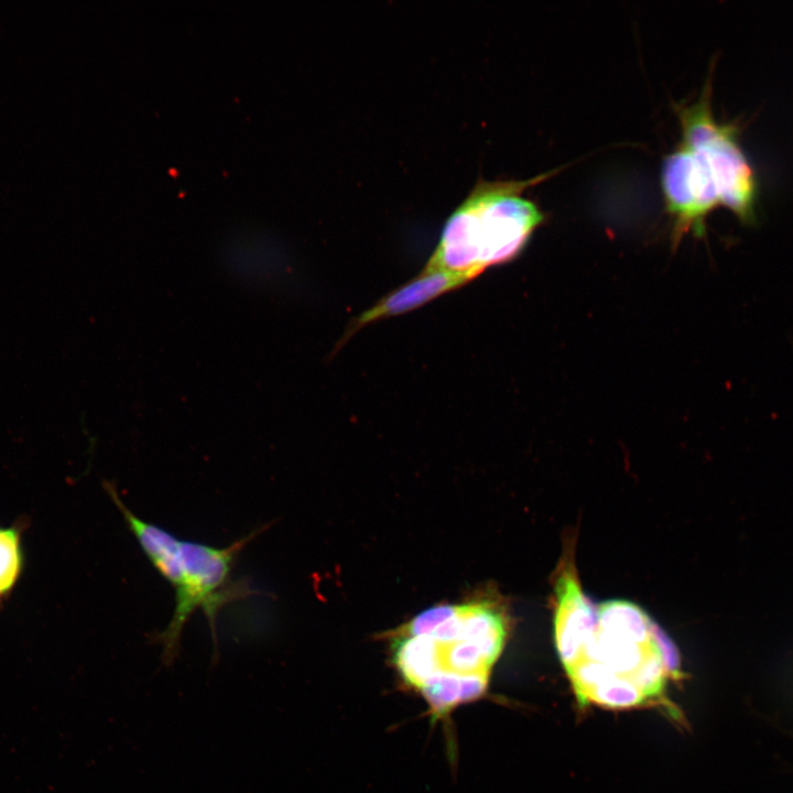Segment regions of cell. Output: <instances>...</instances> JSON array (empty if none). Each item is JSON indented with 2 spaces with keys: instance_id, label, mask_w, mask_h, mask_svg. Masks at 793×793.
Masks as SVG:
<instances>
[{
  "instance_id": "obj_1",
  "label": "cell",
  "mask_w": 793,
  "mask_h": 793,
  "mask_svg": "<svg viewBox=\"0 0 793 793\" xmlns=\"http://www.w3.org/2000/svg\"><path fill=\"white\" fill-rule=\"evenodd\" d=\"M506 637V616L492 600L437 605L392 633L391 661L433 720H445L486 693Z\"/></svg>"
},
{
  "instance_id": "obj_2",
  "label": "cell",
  "mask_w": 793,
  "mask_h": 793,
  "mask_svg": "<svg viewBox=\"0 0 793 793\" xmlns=\"http://www.w3.org/2000/svg\"><path fill=\"white\" fill-rule=\"evenodd\" d=\"M711 90L708 79L697 101L676 106L682 140L663 162L662 188L676 241L689 231L703 235L706 217L718 206L743 224L757 220L756 172L739 144V124L715 119Z\"/></svg>"
},
{
  "instance_id": "obj_3",
  "label": "cell",
  "mask_w": 793,
  "mask_h": 793,
  "mask_svg": "<svg viewBox=\"0 0 793 793\" xmlns=\"http://www.w3.org/2000/svg\"><path fill=\"white\" fill-rule=\"evenodd\" d=\"M102 486L148 560L174 589L172 618L163 630L151 636L152 642L162 647L163 662L169 665L176 659L183 629L197 610L204 612L207 619L216 654V621L220 610L257 594L250 582L233 579L231 573L239 554L263 528L226 547L181 540L139 518L124 503L113 484L106 481Z\"/></svg>"
},
{
  "instance_id": "obj_4",
  "label": "cell",
  "mask_w": 793,
  "mask_h": 793,
  "mask_svg": "<svg viewBox=\"0 0 793 793\" xmlns=\"http://www.w3.org/2000/svg\"><path fill=\"white\" fill-rule=\"evenodd\" d=\"M553 173L521 181H478L446 220L423 269L474 279L489 267L513 260L544 221L539 207L523 193Z\"/></svg>"
},
{
  "instance_id": "obj_5",
  "label": "cell",
  "mask_w": 793,
  "mask_h": 793,
  "mask_svg": "<svg viewBox=\"0 0 793 793\" xmlns=\"http://www.w3.org/2000/svg\"><path fill=\"white\" fill-rule=\"evenodd\" d=\"M555 645L567 670L580 656L597 627V608L583 594L572 567L564 568L556 580Z\"/></svg>"
},
{
  "instance_id": "obj_6",
  "label": "cell",
  "mask_w": 793,
  "mask_h": 793,
  "mask_svg": "<svg viewBox=\"0 0 793 793\" xmlns=\"http://www.w3.org/2000/svg\"><path fill=\"white\" fill-rule=\"evenodd\" d=\"M470 280L472 279L464 273L423 269L413 280L390 292L357 316L348 326L339 346L363 326L419 308L432 300L460 287Z\"/></svg>"
},
{
  "instance_id": "obj_7",
  "label": "cell",
  "mask_w": 793,
  "mask_h": 793,
  "mask_svg": "<svg viewBox=\"0 0 793 793\" xmlns=\"http://www.w3.org/2000/svg\"><path fill=\"white\" fill-rule=\"evenodd\" d=\"M596 612V630L605 636L639 644H648L653 640L652 620L630 601H606Z\"/></svg>"
},
{
  "instance_id": "obj_8",
  "label": "cell",
  "mask_w": 793,
  "mask_h": 793,
  "mask_svg": "<svg viewBox=\"0 0 793 793\" xmlns=\"http://www.w3.org/2000/svg\"><path fill=\"white\" fill-rule=\"evenodd\" d=\"M21 521L0 526V606L15 587L23 569Z\"/></svg>"
}]
</instances>
